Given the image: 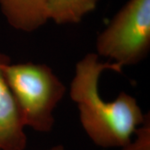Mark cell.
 <instances>
[{
    "label": "cell",
    "instance_id": "2",
    "mask_svg": "<svg viewBox=\"0 0 150 150\" xmlns=\"http://www.w3.org/2000/svg\"><path fill=\"white\" fill-rule=\"evenodd\" d=\"M7 83L15 98L24 127L49 133L54 126V112L66 87L48 65L12 64L4 67Z\"/></svg>",
    "mask_w": 150,
    "mask_h": 150
},
{
    "label": "cell",
    "instance_id": "4",
    "mask_svg": "<svg viewBox=\"0 0 150 150\" xmlns=\"http://www.w3.org/2000/svg\"><path fill=\"white\" fill-rule=\"evenodd\" d=\"M10 62V58L0 51V150H24L25 127L4 73V67Z\"/></svg>",
    "mask_w": 150,
    "mask_h": 150
},
{
    "label": "cell",
    "instance_id": "6",
    "mask_svg": "<svg viewBox=\"0 0 150 150\" xmlns=\"http://www.w3.org/2000/svg\"><path fill=\"white\" fill-rule=\"evenodd\" d=\"M99 0H47L48 20L57 24H74L95 10Z\"/></svg>",
    "mask_w": 150,
    "mask_h": 150
},
{
    "label": "cell",
    "instance_id": "8",
    "mask_svg": "<svg viewBox=\"0 0 150 150\" xmlns=\"http://www.w3.org/2000/svg\"><path fill=\"white\" fill-rule=\"evenodd\" d=\"M47 150H66L65 148L63 146V145L59 144L56 145V146H54V147H51L50 149H48Z\"/></svg>",
    "mask_w": 150,
    "mask_h": 150
},
{
    "label": "cell",
    "instance_id": "5",
    "mask_svg": "<svg viewBox=\"0 0 150 150\" xmlns=\"http://www.w3.org/2000/svg\"><path fill=\"white\" fill-rule=\"evenodd\" d=\"M0 9L16 30L31 33L48 21L47 0H0Z\"/></svg>",
    "mask_w": 150,
    "mask_h": 150
},
{
    "label": "cell",
    "instance_id": "3",
    "mask_svg": "<svg viewBox=\"0 0 150 150\" xmlns=\"http://www.w3.org/2000/svg\"><path fill=\"white\" fill-rule=\"evenodd\" d=\"M150 50V0H129L98 34L96 54L123 67L139 64Z\"/></svg>",
    "mask_w": 150,
    "mask_h": 150
},
{
    "label": "cell",
    "instance_id": "1",
    "mask_svg": "<svg viewBox=\"0 0 150 150\" xmlns=\"http://www.w3.org/2000/svg\"><path fill=\"white\" fill-rule=\"evenodd\" d=\"M105 70L123 71L113 63L101 62L96 53L86 54L75 66L69 94L77 104L82 127L93 143L103 149H120L131 140L146 113L136 98L125 92L113 101L103 99L98 81Z\"/></svg>",
    "mask_w": 150,
    "mask_h": 150
},
{
    "label": "cell",
    "instance_id": "7",
    "mask_svg": "<svg viewBox=\"0 0 150 150\" xmlns=\"http://www.w3.org/2000/svg\"><path fill=\"white\" fill-rule=\"evenodd\" d=\"M134 140L123 145L121 150H150V114L146 113L144 121L136 129Z\"/></svg>",
    "mask_w": 150,
    "mask_h": 150
}]
</instances>
